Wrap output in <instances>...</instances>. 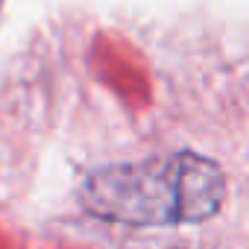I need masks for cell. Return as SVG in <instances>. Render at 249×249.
I'll return each instance as SVG.
<instances>
[{
    "label": "cell",
    "mask_w": 249,
    "mask_h": 249,
    "mask_svg": "<svg viewBox=\"0 0 249 249\" xmlns=\"http://www.w3.org/2000/svg\"><path fill=\"white\" fill-rule=\"evenodd\" d=\"M85 205L97 217L129 226H179L211 220L226 199V176L199 153L135 164H111L88 176Z\"/></svg>",
    "instance_id": "obj_1"
}]
</instances>
